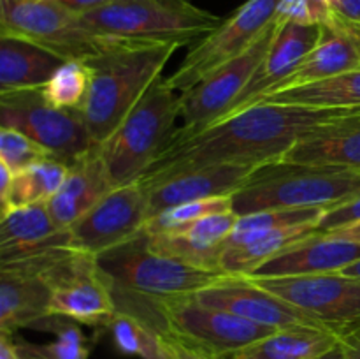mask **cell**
Wrapping results in <instances>:
<instances>
[{
    "label": "cell",
    "instance_id": "6",
    "mask_svg": "<svg viewBox=\"0 0 360 359\" xmlns=\"http://www.w3.org/2000/svg\"><path fill=\"white\" fill-rule=\"evenodd\" d=\"M79 18L84 27L105 37L176 46L204 39L224 21L192 0H112Z\"/></svg>",
    "mask_w": 360,
    "mask_h": 359
},
{
    "label": "cell",
    "instance_id": "33",
    "mask_svg": "<svg viewBox=\"0 0 360 359\" xmlns=\"http://www.w3.org/2000/svg\"><path fill=\"white\" fill-rule=\"evenodd\" d=\"M232 210V196H218L210 197V199L192 201V203L178 204V206L167 208L160 211L155 217L148 218L144 225L146 234H162V232H171L176 229L186 227L200 218L213 213H221V211Z\"/></svg>",
    "mask_w": 360,
    "mask_h": 359
},
{
    "label": "cell",
    "instance_id": "20",
    "mask_svg": "<svg viewBox=\"0 0 360 359\" xmlns=\"http://www.w3.org/2000/svg\"><path fill=\"white\" fill-rule=\"evenodd\" d=\"M112 189L115 185L102 158L101 144H97L70 165L63 185L46 206L60 229H69Z\"/></svg>",
    "mask_w": 360,
    "mask_h": 359
},
{
    "label": "cell",
    "instance_id": "19",
    "mask_svg": "<svg viewBox=\"0 0 360 359\" xmlns=\"http://www.w3.org/2000/svg\"><path fill=\"white\" fill-rule=\"evenodd\" d=\"M255 169L253 165H213L183 172L157 183L146 189L148 218L178 204L218 196H232Z\"/></svg>",
    "mask_w": 360,
    "mask_h": 359
},
{
    "label": "cell",
    "instance_id": "7",
    "mask_svg": "<svg viewBox=\"0 0 360 359\" xmlns=\"http://www.w3.org/2000/svg\"><path fill=\"white\" fill-rule=\"evenodd\" d=\"M0 37L34 42L65 62H86L127 42L91 32L58 0H0Z\"/></svg>",
    "mask_w": 360,
    "mask_h": 359
},
{
    "label": "cell",
    "instance_id": "4",
    "mask_svg": "<svg viewBox=\"0 0 360 359\" xmlns=\"http://www.w3.org/2000/svg\"><path fill=\"white\" fill-rule=\"evenodd\" d=\"M360 194L359 169L276 160L259 165L232 194L238 217L266 210H330Z\"/></svg>",
    "mask_w": 360,
    "mask_h": 359
},
{
    "label": "cell",
    "instance_id": "18",
    "mask_svg": "<svg viewBox=\"0 0 360 359\" xmlns=\"http://www.w3.org/2000/svg\"><path fill=\"white\" fill-rule=\"evenodd\" d=\"M70 248L69 229H60L46 203L16 208L0 220V264Z\"/></svg>",
    "mask_w": 360,
    "mask_h": 359
},
{
    "label": "cell",
    "instance_id": "44",
    "mask_svg": "<svg viewBox=\"0 0 360 359\" xmlns=\"http://www.w3.org/2000/svg\"><path fill=\"white\" fill-rule=\"evenodd\" d=\"M16 347H18V352H20V358L21 359H42V358H39V355H35V354H32V352H28L27 348L20 347V345H18V344H16Z\"/></svg>",
    "mask_w": 360,
    "mask_h": 359
},
{
    "label": "cell",
    "instance_id": "25",
    "mask_svg": "<svg viewBox=\"0 0 360 359\" xmlns=\"http://www.w3.org/2000/svg\"><path fill=\"white\" fill-rule=\"evenodd\" d=\"M63 62L34 42L0 37V92L41 88Z\"/></svg>",
    "mask_w": 360,
    "mask_h": 359
},
{
    "label": "cell",
    "instance_id": "32",
    "mask_svg": "<svg viewBox=\"0 0 360 359\" xmlns=\"http://www.w3.org/2000/svg\"><path fill=\"white\" fill-rule=\"evenodd\" d=\"M90 81V67L84 60H67L39 90L55 108L76 111L86 99Z\"/></svg>",
    "mask_w": 360,
    "mask_h": 359
},
{
    "label": "cell",
    "instance_id": "35",
    "mask_svg": "<svg viewBox=\"0 0 360 359\" xmlns=\"http://www.w3.org/2000/svg\"><path fill=\"white\" fill-rule=\"evenodd\" d=\"M357 222H360V194L327 210L320 218L319 231H334V229L357 224Z\"/></svg>",
    "mask_w": 360,
    "mask_h": 359
},
{
    "label": "cell",
    "instance_id": "12",
    "mask_svg": "<svg viewBox=\"0 0 360 359\" xmlns=\"http://www.w3.org/2000/svg\"><path fill=\"white\" fill-rule=\"evenodd\" d=\"M252 278L341 338L360 327V280L343 273Z\"/></svg>",
    "mask_w": 360,
    "mask_h": 359
},
{
    "label": "cell",
    "instance_id": "30",
    "mask_svg": "<svg viewBox=\"0 0 360 359\" xmlns=\"http://www.w3.org/2000/svg\"><path fill=\"white\" fill-rule=\"evenodd\" d=\"M105 329L111 333L112 344L120 354L141 359H172L162 331L132 313L118 310Z\"/></svg>",
    "mask_w": 360,
    "mask_h": 359
},
{
    "label": "cell",
    "instance_id": "15",
    "mask_svg": "<svg viewBox=\"0 0 360 359\" xmlns=\"http://www.w3.org/2000/svg\"><path fill=\"white\" fill-rule=\"evenodd\" d=\"M320 32L322 25H302L281 18V25L269 53L260 62L259 69L255 70L245 90L238 95L234 104L229 108L224 118L259 104L267 95L276 92L280 84L297 69L304 56L315 48Z\"/></svg>",
    "mask_w": 360,
    "mask_h": 359
},
{
    "label": "cell",
    "instance_id": "38",
    "mask_svg": "<svg viewBox=\"0 0 360 359\" xmlns=\"http://www.w3.org/2000/svg\"><path fill=\"white\" fill-rule=\"evenodd\" d=\"M345 359H360V327L350 331L341 338Z\"/></svg>",
    "mask_w": 360,
    "mask_h": 359
},
{
    "label": "cell",
    "instance_id": "22",
    "mask_svg": "<svg viewBox=\"0 0 360 359\" xmlns=\"http://www.w3.org/2000/svg\"><path fill=\"white\" fill-rule=\"evenodd\" d=\"M357 69H360V30L333 20L330 23L322 25L315 48L304 56L297 69L280 84L276 92L315 83Z\"/></svg>",
    "mask_w": 360,
    "mask_h": 359
},
{
    "label": "cell",
    "instance_id": "3",
    "mask_svg": "<svg viewBox=\"0 0 360 359\" xmlns=\"http://www.w3.org/2000/svg\"><path fill=\"white\" fill-rule=\"evenodd\" d=\"M179 46L158 42H123L86 60L90 88L77 115L97 144H102L125 120L144 92L162 76Z\"/></svg>",
    "mask_w": 360,
    "mask_h": 359
},
{
    "label": "cell",
    "instance_id": "37",
    "mask_svg": "<svg viewBox=\"0 0 360 359\" xmlns=\"http://www.w3.org/2000/svg\"><path fill=\"white\" fill-rule=\"evenodd\" d=\"M162 334H164L165 347H167L172 359H217L213 355L206 354V352H200L197 348L190 347V345L183 344L181 340L174 338L172 334L165 333V331H162Z\"/></svg>",
    "mask_w": 360,
    "mask_h": 359
},
{
    "label": "cell",
    "instance_id": "31",
    "mask_svg": "<svg viewBox=\"0 0 360 359\" xmlns=\"http://www.w3.org/2000/svg\"><path fill=\"white\" fill-rule=\"evenodd\" d=\"M34 329L55 333L56 340L44 345L16 340L20 347L27 348L32 354L42 359H90V347L86 344V338H84L79 324L74 320L67 319V317L49 315L35 324Z\"/></svg>",
    "mask_w": 360,
    "mask_h": 359
},
{
    "label": "cell",
    "instance_id": "10",
    "mask_svg": "<svg viewBox=\"0 0 360 359\" xmlns=\"http://www.w3.org/2000/svg\"><path fill=\"white\" fill-rule=\"evenodd\" d=\"M157 305L165 320V333L217 359L276 331V327L202 305L193 294L162 299Z\"/></svg>",
    "mask_w": 360,
    "mask_h": 359
},
{
    "label": "cell",
    "instance_id": "16",
    "mask_svg": "<svg viewBox=\"0 0 360 359\" xmlns=\"http://www.w3.org/2000/svg\"><path fill=\"white\" fill-rule=\"evenodd\" d=\"M357 260H360V243L340 238L330 232L315 231L288 248L281 250L245 277L280 278L340 273Z\"/></svg>",
    "mask_w": 360,
    "mask_h": 359
},
{
    "label": "cell",
    "instance_id": "21",
    "mask_svg": "<svg viewBox=\"0 0 360 359\" xmlns=\"http://www.w3.org/2000/svg\"><path fill=\"white\" fill-rule=\"evenodd\" d=\"M281 160L360 171V109L336 116L306 132Z\"/></svg>",
    "mask_w": 360,
    "mask_h": 359
},
{
    "label": "cell",
    "instance_id": "36",
    "mask_svg": "<svg viewBox=\"0 0 360 359\" xmlns=\"http://www.w3.org/2000/svg\"><path fill=\"white\" fill-rule=\"evenodd\" d=\"M334 20L360 30V0H330Z\"/></svg>",
    "mask_w": 360,
    "mask_h": 359
},
{
    "label": "cell",
    "instance_id": "26",
    "mask_svg": "<svg viewBox=\"0 0 360 359\" xmlns=\"http://www.w3.org/2000/svg\"><path fill=\"white\" fill-rule=\"evenodd\" d=\"M264 101L315 109H360V69L276 92Z\"/></svg>",
    "mask_w": 360,
    "mask_h": 359
},
{
    "label": "cell",
    "instance_id": "40",
    "mask_svg": "<svg viewBox=\"0 0 360 359\" xmlns=\"http://www.w3.org/2000/svg\"><path fill=\"white\" fill-rule=\"evenodd\" d=\"M63 6H67L69 9H72L74 13H88L91 9H97V7L105 6V4L112 2V0H58Z\"/></svg>",
    "mask_w": 360,
    "mask_h": 359
},
{
    "label": "cell",
    "instance_id": "43",
    "mask_svg": "<svg viewBox=\"0 0 360 359\" xmlns=\"http://www.w3.org/2000/svg\"><path fill=\"white\" fill-rule=\"evenodd\" d=\"M340 273L347 275V277H352V278H359L360 280V260L350 264V266H347L343 271H340Z\"/></svg>",
    "mask_w": 360,
    "mask_h": 359
},
{
    "label": "cell",
    "instance_id": "14",
    "mask_svg": "<svg viewBox=\"0 0 360 359\" xmlns=\"http://www.w3.org/2000/svg\"><path fill=\"white\" fill-rule=\"evenodd\" d=\"M193 298L202 305L214 306L246 320L276 329L290 326L323 327L308 313L262 289L245 275H224L217 282L195 292Z\"/></svg>",
    "mask_w": 360,
    "mask_h": 359
},
{
    "label": "cell",
    "instance_id": "27",
    "mask_svg": "<svg viewBox=\"0 0 360 359\" xmlns=\"http://www.w3.org/2000/svg\"><path fill=\"white\" fill-rule=\"evenodd\" d=\"M67 172L69 165L56 158L46 157L14 175L9 194L6 199L0 201L2 217L16 208L48 203L63 185Z\"/></svg>",
    "mask_w": 360,
    "mask_h": 359
},
{
    "label": "cell",
    "instance_id": "24",
    "mask_svg": "<svg viewBox=\"0 0 360 359\" xmlns=\"http://www.w3.org/2000/svg\"><path fill=\"white\" fill-rule=\"evenodd\" d=\"M340 344V334L327 327L290 326L218 359H313Z\"/></svg>",
    "mask_w": 360,
    "mask_h": 359
},
{
    "label": "cell",
    "instance_id": "28",
    "mask_svg": "<svg viewBox=\"0 0 360 359\" xmlns=\"http://www.w3.org/2000/svg\"><path fill=\"white\" fill-rule=\"evenodd\" d=\"M319 231L316 224L299 225V227L281 229V231L271 232V234L257 238L245 245L225 248L220 257V271L224 275H250L262 266L266 260L280 253L281 250L288 248L297 243L299 239L313 234Z\"/></svg>",
    "mask_w": 360,
    "mask_h": 359
},
{
    "label": "cell",
    "instance_id": "9",
    "mask_svg": "<svg viewBox=\"0 0 360 359\" xmlns=\"http://www.w3.org/2000/svg\"><path fill=\"white\" fill-rule=\"evenodd\" d=\"M280 25L281 16L274 20L245 51L207 74L195 87L183 92V125L176 129L172 136H192L224 118L269 53Z\"/></svg>",
    "mask_w": 360,
    "mask_h": 359
},
{
    "label": "cell",
    "instance_id": "34",
    "mask_svg": "<svg viewBox=\"0 0 360 359\" xmlns=\"http://www.w3.org/2000/svg\"><path fill=\"white\" fill-rule=\"evenodd\" d=\"M46 157H49L48 151L23 132L0 127V164L7 165L14 175Z\"/></svg>",
    "mask_w": 360,
    "mask_h": 359
},
{
    "label": "cell",
    "instance_id": "8",
    "mask_svg": "<svg viewBox=\"0 0 360 359\" xmlns=\"http://www.w3.org/2000/svg\"><path fill=\"white\" fill-rule=\"evenodd\" d=\"M0 127L20 130L69 168L97 146L77 111L55 108L39 88L0 92Z\"/></svg>",
    "mask_w": 360,
    "mask_h": 359
},
{
    "label": "cell",
    "instance_id": "2",
    "mask_svg": "<svg viewBox=\"0 0 360 359\" xmlns=\"http://www.w3.org/2000/svg\"><path fill=\"white\" fill-rule=\"evenodd\" d=\"M97 264L111 289L116 308L139 319H146L162 299L195 294L224 277L220 271L190 266L153 252L144 231L97 256Z\"/></svg>",
    "mask_w": 360,
    "mask_h": 359
},
{
    "label": "cell",
    "instance_id": "41",
    "mask_svg": "<svg viewBox=\"0 0 360 359\" xmlns=\"http://www.w3.org/2000/svg\"><path fill=\"white\" fill-rule=\"evenodd\" d=\"M323 232H330V234L340 236V238L360 243V222L352 225H345V227H340V229H334V231H323Z\"/></svg>",
    "mask_w": 360,
    "mask_h": 359
},
{
    "label": "cell",
    "instance_id": "23",
    "mask_svg": "<svg viewBox=\"0 0 360 359\" xmlns=\"http://www.w3.org/2000/svg\"><path fill=\"white\" fill-rule=\"evenodd\" d=\"M51 313V289L44 278L20 264H0V331L14 334Z\"/></svg>",
    "mask_w": 360,
    "mask_h": 359
},
{
    "label": "cell",
    "instance_id": "5",
    "mask_svg": "<svg viewBox=\"0 0 360 359\" xmlns=\"http://www.w3.org/2000/svg\"><path fill=\"white\" fill-rule=\"evenodd\" d=\"M179 116L181 95L172 90L167 77H157L115 132L101 144L115 189L141 182L171 141Z\"/></svg>",
    "mask_w": 360,
    "mask_h": 359
},
{
    "label": "cell",
    "instance_id": "29",
    "mask_svg": "<svg viewBox=\"0 0 360 359\" xmlns=\"http://www.w3.org/2000/svg\"><path fill=\"white\" fill-rule=\"evenodd\" d=\"M323 213H326V210H322V208H294V210H266L243 215L238 218L234 232L224 245V250L245 245V243L262 238L271 232L281 231V229L299 227V225L308 224L319 225Z\"/></svg>",
    "mask_w": 360,
    "mask_h": 359
},
{
    "label": "cell",
    "instance_id": "39",
    "mask_svg": "<svg viewBox=\"0 0 360 359\" xmlns=\"http://www.w3.org/2000/svg\"><path fill=\"white\" fill-rule=\"evenodd\" d=\"M0 359H21L14 334L0 331Z\"/></svg>",
    "mask_w": 360,
    "mask_h": 359
},
{
    "label": "cell",
    "instance_id": "1",
    "mask_svg": "<svg viewBox=\"0 0 360 359\" xmlns=\"http://www.w3.org/2000/svg\"><path fill=\"white\" fill-rule=\"evenodd\" d=\"M354 109H315L259 102L218 120L192 136H172L146 175V189L169 178L213 165H259L281 160L315 127Z\"/></svg>",
    "mask_w": 360,
    "mask_h": 359
},
{
    "label": "cell",
    "instance_id": "11",
    "mask_svg": "<svg viewBox=\"0 0 360 359\" xmlns=\"http://www.w3.org/2000/svg\"><path fill=\"white\" fill-rule=\"evenodd\" d=\"M285 0H246L241 7L221 21L217 30L211 32L190 49L181 65L167 77L176 92H186L202 81L225 62L238 56L255 39L280 18L281 4Z\"/></svg>",
    "mask_w": 360,
    "mask_h": 359
},
{
    "label": "cell",
    "instance_id": "42",
    "mask_svg": "<svg viewBox=\"0 0 360 359\" xmlns=\"http://www.w3.org/2000/svg\"><path fill=\"white\" fill-rule=\"evenodd\" d=\"M313 359H345V351H343V345H336L334 348H330L329 352L326 354L319 355V358H313Z\"/></svg>",
    "mask_w": 360,
    "mask_h": 359
},
{
    "label": "cell",
    "instance_id": "13",
    "mask_svg": "<svg viewBox=\"0 0 360 359\" xmlns=\"http://www.w3.org/2000/svg\"><path fill=\"white\" fill-rule=\"evenodd\" d=\"M146 220V187L141 182L116 187L70 225V248L97 257L139 236Z\"/></svg>",
    "mask_w": 360,
    "mask_h": 359
},
{
    "label": "cell",
    "instance_id": "17",
    "mask_svg": "<svg viewBox=\"0 0 360 359\" xmlns=\"http://www.w3.org/2000/svg\"><path fill=\"white\" fill-rule=\"evenodd\" d=\"M238 218L232 210L221 211V213L207 215L176 231L162 232V234L144 232V234L148 236L150 248L160 256L202 270L220 271L221 250L234 232Z\"/></svg>",
    "mask_w": 360,
    "mask_h": 359
}]
</instances>
